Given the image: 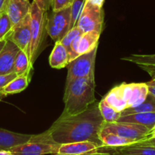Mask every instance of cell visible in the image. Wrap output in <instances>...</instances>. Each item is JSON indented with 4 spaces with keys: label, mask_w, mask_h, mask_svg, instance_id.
Returning <instances> with one entry per match:
<instances>
[{
    "label": "cell",
    "mask_w": 155,
    "mask_h": 155,
    "mask_svg": "<svg viewBox=\"0 0 155 155\" xmlns=\"http://www.w3.org/2000/svg\"><path fill=\"white\" fill-rule=\"evenodd\" d=\"M104 122L98 105H94L78 115L59 116L48 130L59 144L91 141L103 146L99 135Z\"/></svg>",
    "instance_id": "cell-1"
},
{
    "label": "cell",
    "mask_w": 155,
    "mask_h": 155,
    "mask_svg": "<svg viewBox=\"0 0 155 155\" xmlns=\"http://www.w3.org/2000/svg\"><path fill=\"white\" fill-rule=\"evenodd\" d=\"M95 87L94 74L77 78L65 86V107L60 116H74L87 110L96 101Z\"/></svg>",
    "instance_id": "cell-2"
},
{
    "label": "cell",
    "mask_w": 155,
    "mask_h": 155,
    "mask_svg": "<svg viewBox=\"0 0 155 155\" xmlns=\"http://www.w3.org/2000/svg\"><path fill=\"white\" fill-rule=\"evenodd\" d=\"M61 144L54 141L50 131L32 135L26 143L9 150L13 155H56Z\"/></svg>",
    "instance_id": "cell-3"
},
{
    "label": "cell",
    "mask_w": 155,
    "mask_h": 155,
    "mask_svg": "<svg viewBox=\"0 0 155 155\" xmlns=\"http://www.w3.org/2000/svg\"><path fill=\"white\" fill-rule=\"evenodd\" d=\"M31 16V44L29 48V60L31 65L35 62L42 43L43 34L45 27V12L33 1L30 9Z\"/></svg>",
    "instance_id": "cell-4"
},
{
    "label": "cell",
    "mask_w": 155,
    "mask_h": 155,
    "mask_svg": "<svg viewBox=\"0 0 155 155\" xmlns=\"http://www.w3.org/2000/svg\"><path fill=\"white\" fill-rule=\"evenodd\" d=\"M97 47L85 54L80 55L75 59L70 62L67 65V74L65 86L71 81L80 78L87 77L94 74L95 61H96Z\"/></svg>",
    "instance_id": "cell-5"
},
{
    "label": "cell",
    "mask_w": 155,
    "mask_h": 155,
    "mask_svg": "<svg viewBox=\"0 0 155 155\" xmlns=\"http://www.w3.org/2000/svg\"><path fill=\"white\" fill-rule=\"evenodd\" d=\"M150 131V129L146 126L135 123L120 122L107 123L104 122L101 132H111L123 138L135 140L138 142L145 139Z\"/></svg>",
    "instance_id": "cell-6"
},
{
    "label": "cell",
    "mask_w": 155,
    "mask_h": 155,
    "mask_svg": "<svg viewBox=\"0 0 155 155\" xmlns=\"http://www.w3.org/2000/svg\"><path fill=\"white\" fill-rule=\"evenodd\" d=\"M71 6L57 12H53L47 19L46 28L53 41H61L70 30Z\"/></svg>",
    "instance_id": "cell-7"
},
{
    "label": "cell",
    "mask_w": 155,
    "mask_h": 155,
    "mask_svg": "<svg viewBox=\"0 0 155 155\" xmlns=\"http://www.w3.org/2000/svg\"><path fill=\"white\" fill-rule=\"evenodd\" d=\"M104 24V11L102 7L86 1L77 26L83 34L91 31L102 32Z\"/></svg>",
    "instance_id": "cell-8"
},
{
    "label": "cell",
    "mask_w": 155,
    "mask_h": 155,
    "mask_svg": "<svg viewBox=\"0 0 155 155\" xmlns=\"http://www.w3.org/2000/svg\"><path fill=\"white\" fill-rule=\"evenodd\" d=\"M116 88L126 104L127 108H133L140 105L146 99L149 93L146 83H123L116 86Z\"/></svg>",
    "instance_id": "cell-9"
},
{
    "label": "cell",
    "mask_w": 155,
    "mask_h": 155,
    "mask_svg": "<svg viewBox=\"0 0 155 155\" xmlns=\"http://www.w3.org/2000/svg\"><path fill=\"white\" fill-rule=\"evenodd\" d=\"M6 40L12 41L21 50L28 54L31 44V16L30 13L21 21L14 25Z\"/></svg>",
    "instance_id": "cell-10"
},
{
    "label": "cell",
    "mask_w": 155,
    "mask_h": 155,
    "mask_svg": "<svg viewBox=\"0 0 155 155\" xmlns=\"http://www.w3.org/2000/svg\"><path fill=\"white\" fill-rule=\"evenodd\" d=\"M19 51V47L12 41L6 40V43L0 53V75L14 72L15 60Z\"/></svg>",
    "instance_id": "cell-11"
},
{
    "label": "cell",
    "mask_w": 155,
    "mask_h": 155,
    "mask_svg": "<svg viewBox=\"0 0 155 155\" xmlns=\"http://www.w3.org/2000/svg\"><path fill=\"white\" fill-rule=\"evenodd\" d=\"M31 6L29 0H6L3 12L8 15L14 26L29 14Z\"/></svg>",
    "instance_id": "cell-12"
},
{
    "label": "cell",
    "mask_w": 155,
    "mask_h": 155,
    "mask_svg": "<svg viewBox=\"0 0 155 155\" xmlns=\"http://www.w3.org/2000/svg\"><path fill=\"white\" fill-rule=\"evenodd\" d=\"M99 144L91 141H80L62 144L59 147L56 155H87L98 150Z\"/></svg>",
    "instance_id": "cell-13"
},
{
    "label": "cell",
    "mask_w": 155,
    "mask_h": 155,
    "mask_svg": "<svg viewBox=\"0 0 155 155\" xmlns=\"http://www.w3.org/2000/svg\"><path fill=\"white\" fill-rule=\"evenodd\" d=\"M32 135L20 134L0 129V150H8L15 146L26 143Z\"/></svg>",
    "instance_id": "cell-14"
},
{
    "label": "cell",
    "mask_w": 155,
    "mask_h": 155,
    "mask_svg": "<svg viewBox=\"0 0 155 155\" xmlns=\"http://www.w3.org/2000/svg\"><path fill=\"white\" fill-rule=\"evenodd\" d=\"M122 60L135 64L144 71L148 73L152 78H155V54H132L127 57L123 58Z\"/></svg>",
    "instance_id": "cell-15"
},
{
    "label": "cell",
    "mask_w": 155,
    "mask_h": 155,
    "mask_svg": "<svg viewBox=\"0 0 155 155\" xmlns=\"http://www.w3.org/2000/svg\"><path fill=\"white\" fill-rule=\"evenodd\" d=\"M69 63L68 53L65 47L61 44L60 41H57L55 44L53 50L50 56V65L53 68H65Z\"/></svg>",
    "instance_id": "cell-16"
},
{
    "label": "cell",
    "mask_w": 155,
    "mask_h": 155,
    "mask_svg": "<svg viewBox=\"0 0 155 155\" xmlns=\"http://www.w3.org/2000/svg\"><path fill=\"white\" fill-rule=\"evenodd\" d=\"M117 122L142 125L151 129L155 126V113H136L128 116H121Z\"/></svg>",
    "instance_id": "cell-17"
},
{
    "label": "cell",
    "mask_w": 155,
    "mask_h": 155,
    "mask_svg": "<svg viewBox=\"0 0 155 155\" xmlns=\"http://www.w3.org/2000/svg\"><path fill=\"white\" fill-rule=\"evenodd\" d=\"M101 34V33L97 31H91L83 34L80 39L78 48V55L80 56V55L85 54L97 47Z\"/></svg>",
    "instance_id": "cell-18"
},
{
    "label": "cell",
    "mask_w": 155,
    "mask_h": 155,
    "mask_svg": "<svg viewBox=\"0 0 155 155\" xmlns=\"http://www.w3.org/2000/svg\"><path fill=\"white\" fill-rule=\"evenodd\" d=\"M99 136L103 146H106V147H123V146L130 145V144H133L138 142L135 140L123 138V137L116 135L114 133H111V132H101Z\"/></svg>",
    "instance_id": "cell-19"
},
{
    "label": "cell",
    "mask_w": 155,
    "mask_h": 155,
    "mask_svg": "<svg viewBox=\"0 0 155 155\" xmlns=\"http://www.w3.org/2000/svg\"><path fill=\"white\" fill-rule=\"evenodd\" d=\"M30 72L31 71L23 74L17 76L15 78L10 81L2 90V92L7 95L20 93L27 88L30 82Z\"/></svg>",
    "instance_id": "cell-20"
},
{
    "label": "cell",
    "mask_w": 155,
    "mask_h": 155,
    "mask_svg": "<svg viewBox=\"0 0 155 155\" xmlns=\"http://www.w3.org/2000/svg\"><path fill=\"white\" fill-rule=\"evenodd\" d=\"M116 148L121 155H155V146L140 142Z\"/></svg>",
    "instance_id": "cell-21"
},
{
    "label": "cell",
    "mask_w": 155,
    "mask_h": 155,
    "mask_svg": "<svg viewBox=\"0 0 155 155\" xmlns=\"http://www.w3.org/2000/svg\"><path fill=\"white\" fill-rule=\"evenodd\" d=\"M144 113H155V97L150 93H148L146 99L140 105L133 108L126 109L121 112V116Z\"/></svg>",
    "instance_id": "cell-22"
},
{
    "label": "cell",
    "mask_w": 155,
    "mask_h": 155,
    "mask_svg": "<svg viewBox=\"0 0 155 155\" xmlns=\"http://www.w3.org/2000/svg\"><path fill=\"white\" fill-rule=\"evenodd\" d=\"M33 65H31L30 62L28 54L23 50H20L15 60L14 72L18 76L31 71Z\"/></svg>",
    "instance_id": "cell-23"
},
{
    "label": "cell",
    "mask_w": 155,
    "mask_h": 155,
    "mask_svg": "<svg viewBox=\"0 0 155 155\" xmlns=\"http://www.w3.org/2000/svg\"><path fill=\"white\" fill-rule=\"evenodd\" d=\"M98 107L105 123H112L117 122L119 118L121 116V113L116 111L113 107H110L104 99L101 100L98 104Z\"/></svg>",
    "instance_id": "cell-24"
},
{
    "label": "cell",
    "mask_w": 155,
    "mask_h": 155,
    "mask_svg": "<svg viewBox=\"0 0 155 155\" xmlns=\"http://www.w3.org/2000/svg\"><path fill=\"white\" fill-rule=\"evenodd\" d=\"M106 101V102L110 106V107H113L114 110H116V111L120 112L123 111L124 110H126L127 108V106H126V103L123 101V100L122 99V97H120V94L118 93L117 90H116V87L112 89L108 94H107V96L104 98Z\"/></svg>",
    "instance_id": "cell-25"
},
{
    "label": "cell",
    "mask_w": 155,
    "mask_h": 155,
    "mask_svg": "<svg viewBox=\"0 0 155 155\" xmlns=\"http://www.w3.org/2000/svg\"><path fill=\"white\" fill-rule=\"evenodd\" d=\"M86 0H72L71 5V23L70 29L77 25L82 12Z\"/></svg>",
    "instance_id": "cell-26"
},
{
    "label": "cell",
    "mask_w": 155,
    "mask_h": 155,
    "mask_svg": "<svg viewBox=\"0 0 155 155\" xmlns=\"http://www.w3.org/2000/svg\"><path fill=\"white\" fill-rule=\"evenodd\" d=\"M13 28V25L6 13L0 15V41L6 40Z\"/></svg>",
    "instance_id": "cell-27"
},
{
    "label": "cell",
    "mask_w": 155,
    "mask_h": 155,
    "mask_svg": "<svg viewBox=\"0 0 155 155\" xmlns=\"http://www.w3.org/2000/svg\"><path fill=\"white\" fill-rule=\"evenodd\" d=\"M82 31L79 29V28L76 25L74 28H72L71 29H70L68 31V32L65 35V37L61 40V44L65 47L67 50H68V53L70 50V47H71V44L72 43V41H74V38L77 37L78 36L80 35V34H82Z\"/></svg>",
    "instance_id": "cell-28"
},
{
    "label": "cell",
    "mask_w": 155,
    "mask_h": 155,
    "mask_svg": "<svg viewBox=\"0 0 155 155\" xmlns=\"http://www.w3.org/2000/svg\"><path fill=\"white\" fill-rule=\"evenodd\" d=\"M71 2L72 0H51V8L53 12H57L71 6Z\"/></svg>",
    "instance_id": "cell-29"
},
{
    "label": "cell",
    "mask_w": 155,
    "mask_h": 155,
    "mask_svg": "<svg viewBox=\"0 0 155 155\" xmlns=\"http://www.w3.org/2000/svg\"><path fill=\"white\" fill-rule=\"evenodd\" d=\"M87 155H121L120 152L117 150L116 147H106V146H102L98 148L97 151L94 153H90Z\"/></svg>",
    "instance_id": "cell-30"
},
{
    "label": "cell",
    "mask_w": 155,
    "mask_h": 155,
    "mask_svg": "<svg viewBox=\"0 0 155 155\" xmlns=\"http://www.w3.org/2000/svg\"><path fill=\"white\" fill-rule=\"evenodd\" d=\"M17 74L15 72L11 74H5V75H0V91L2 92V90L14 78L17 77Z\"/></svg>",
    "instance_id": "cell-31"
},
{
    "label": "cell",
    "mask_w": 155,
    "mask_h": 155,
    "mask_svg": "<svg viewBox=\"0 0 155 155\" xmlns=\"http://www.w3.org/2000/svg\"><path fill=\"white\" fill-rule=\"evenodd\" d=\"M44 12H47L51 7V0H34Z\"/></svg>",
    "instance_id": "cell-32"
},
{
    "label": "cell",
    "mask_w": 155,
    "mask_h": 155,
    "mask_svg": "<svg viewBox=\"0 0 155 155\" xmlns=\"http://www.w3.org/2000/svg\"><path fill=\"white\" fill-rule=\"evenodd\" d=\"M146 84L148 87L149 93L155 97V78H153L150 81L146 82Z\"/></svg>",
    "instance_id": "cell-33"
},
{
    "label": "cell",
    "mask_w": 155,
    "mask_h": 155,
    "mask_svg": "<svg viewBox=\"0 0 155 155\" xmlns=\"http://www.w3.org/2000/svg\"><path fill=\"white\" fill-rule=\"evenodd\" d=\"M86 1L94 4V5H96L97 6L102 7L103 8V5H104V2L105 0H86Z\"/></svg>",
    "instance_id": "cell-34"
},
{
    "label": "cell",
    "mask_w": 155,
    "mask_h": 155,
    "mask_svg": "<svg viewBox=\"0 0 155 155\" xmlns=\"http://www.w3.org/2000/svg\"><path fill=\"white\" fill-rule=\"evenodd\" d=\"M138 142L141 143V144L155 146V139H145V140H142V141H138Z\"/></svg>",
    "instance_id": "cell-35"
},
{
    "label": "cell",
    "mask_w": 155,
    "mask_h": 155,
    "mask_svg": "<svg viewBox=\"0 0 155 155\" xmlns=\"http://www.w3.org/2000/svg\"><path fill=\"white\" fill-rule=\"evenodd\" d=\"M145 139H155V126H153V129H150V131L149 132L148 135L146 137Z\"/></svg>",
    "instance_id": "cell-36"
},
{
    "label": "cell",
    "mask_w": 155,
    "mask_h": 155,
    "mask_svg": "<svg viewBox=\"0 0 155 155\" xmlns=\"http://www.w3.org/2000/svg\"><path fill=\"white\" fill-rule=\"evenodd\" d=\"M6 0H0V15L3 13Z\"/></svg>",
    "instance_id": "cell-37"
},
{
    "label": "cell",
    "mask_w": 155,
    "mask_h": 155,
    "mask_svg": "<svg viewBox=\"0 0 155 155\" xmlns=\"http://www.w3.org/2000/svg\"><path fill=\"white\" fill-rule=\"evenodd\" d=\"M5 43H6V40H2V41H0V53H1L2 50L3 49Z\"/></svg>",
    "instance_id": "cell-38"
},
{
    "label": "cell",
    "mask_w": 155,
    "mask_h": 155,
    "mask_svg": "<svg viewBox=\"0 0 155 155\" xmlns=\"http://www.w3.org/2000/svg\"><path fill=\"white\" fill-rule=\"evenodd\" d=\"M0 155H13L8 150H0Z\"/></svg>",
    "instance_id": "cell-39"
},
{
    "label": "cell",
    "mask_w": 155,
    "mask_h": 155,
    "mask_svg": "<svg viewBox=\"0 0 155 155\" xmlns=\"http://www.w3.org/2000/svg\"><path fill=\"white\" fill-rule=\"evenodd\" d=\"M5 97H6V95L2 93V92L0 91V101H2V100L3 99V98H5Z\"/></svg>",
    "instance_id": "cell-40"
}]
</instances>
